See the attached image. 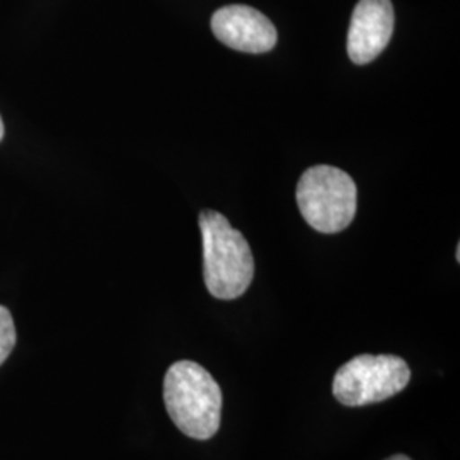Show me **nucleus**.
Here are the masks:
<instances>
[{"label":"nucleus","mask_w":460,"mask_h":460,"mask_svg":"<svg viewBox=\"0 0 460 460\" xmlns=\"http://www.w3.org/2000/svg\"><path fill=\"white\" fill-rule=\"evenodd\" d=\"M222 389L208 370L190 360L172 363L164 377L167 414L190 438L208 440L220 428Z\"/></svg>","instance_id":"f257e3e1"},{"label":"nucleus","mask_w":460,"mask_h":460,"mask_svg":"<svg viewBox=\"0 0 460 460\" xmlns=\"http://www.w3.org/2000/svg\"><path fill=\"white\" fill-rule=\"evenodd\" d=\"M203 237V275L208 292L220 300L246 294L254 279V260L246 237L218 212L199 215Z\"/></svg>","instance_id":"f03ea898"},{"label":"nucleus","mask_w":460,"mask_h":460,"mask_svg":"<svg viewBox=\"0 0 460 460\" xmlns=\"http://www.w3.org/2000/svg\"><path fill=\"white\" fill-rule=\"evenodd\" d=\"M357 184L332 165H314L296 184V203L305 222L323 234L345 230L357 214Z\"/></svg>","instance_id":"7ed1b4c3"},{"label":"nucleus","mask_w":460,"mask_h":460,"mask_svg":"<svg viewBox=\"0 0 460 460\" xmlns=\"http://www.w3.org/2000/svg\"><path fill=\"white\" fill-rule=\"evenodd\" d=\"M411 380L408 363L395 355H358L340 367L332 394L348 408L382 402L406 389Z\"/></svg>","instance_id":"20e7f679"},{"label":"nucleus","mask_w":460,"mask_h":460,"mask_svg":"<svg viewBox=\"0 0 460 460\" xmlns=\"http://www.w3.org/2000/svg\"><path fill=\"white\" fill-rule=\"evenodd\" d=\"M212 31L226 47L244 53H266L279 41L273 22L258 9L241 4L218 9L212 16Z\"/></svg>","instance_id":"39448f33"},{"label":"nucleus","mask_w":460,"mask_h":460,"mask_svg":"<svg viewBox=\"0 0 460 460\" xmlns=\"http://www.w3.org/2000/svg\"><path fill=\"white\" fill-rule=\"evenodd\" d=\"M394 33V7L391 0H358L349 30L348 55L353 64L374 62Z\"/></svg>","instance_id":"423d86ee"},{"label":"nucleus","mask_w":460,"mask_h":460,"mask_svg":"<svg viewBox=\"0 0 460 460\" xmlns=\"http://www.w3.org/2000/svg\"><path fill=\"white\" fill-rule=\"evenodd\" d=\"M16 346V326L11 313L0 305V365L5 362Z\"/></svg>","instance_id":"0eeeda50"},{"label":"nucleus","mask_w":460,"mask_h":460,"mask_svg":"<svg viewBox=\"0 0 460 460\" xmlns=\"http://www.w3.org/2000/svg\"><path fill=\"white\" fill-rule=\"evenodd\" d=\"M385 460H411L408 456H402V454H397V456H393V457H389V459Z\"/></svg>","instance_id":"6e6552de"},{"label":"nucleus","mask_w":460,"mask_h":460,"mask_svg":"<svg viewBox=\"0 0 460 460\" xmlns=\"http://www.w3.org/2000/svg\"><path fill=\"white\" fill-rule=\"evenodd\" d=\"M4 133H5V128H4V121H2V116H0V142L4 140Z\"/></svg>","instance_id":"1a4fd4ad"}]
</instances>
